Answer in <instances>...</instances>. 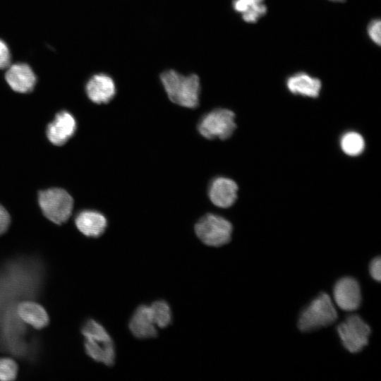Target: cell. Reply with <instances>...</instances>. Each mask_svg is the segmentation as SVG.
Segmentation results:
<instances>
[{
  "mask_svg": "<svg viewBox=\"0 0 381 381\" xmlns=\"http://www.w3.org/2000/svg\"><path fill=\"white\" fill-rule=\"evenodd\" d=\"M160 79L173 103L190 109L199 105L200 83L197 75H184L174 70H167L161 74Z\"/></svg>",
  "mask_w": 381,
  "mask_h": 381,
  "instance_id": "obj_1",
  "label": "cell"
},
{
  "mask_svg": "<svg viewBox=\"0 0 381 381\" xmlns=\"http://www.w3.org/2000/svg\"><path fill=\"white\" fill-rule=\"evenodd\" d=\"M337 313L329 296L321 293L302 311L298 326L301 331L308 332L333 324Z\"/></svg>",
  "mask_w": 381,
  "mask_h": 381,
  "instance_id": "obj_2",
  "label": "cell"
},
{
  "mask_svg": "<svg viewBox=\"0 0 381 381\" xmlns=\"http://www.w3.org/2000/svg\"><path fill=\"white\" fill-rule=\"evenodd\" d=\"M38 202L44 215L53 223H65L71 215L73 200L64 189L52 188L42 190Z\"/></svg>",
  "mask_w": 381,
  "mask_h": 381,
  "instance_id": "obj_3",
  "label": "cell"
},
{
  "mask_svg": "<svg viewBox=\"0 0 381 381\" xmlns=\"http://www.w3.org/2000/svg\"><path fill=\"white\" fill-rule=\"evenodd\" d=\"M232 231L233 226L229 220L211 213L202 216L195 225L196 236L209 246L219 247L228 243Z\"/></svg>",
  "mask_w": 381,
  "mask_h": 381,
  "instance_id": "obj_4",
  "label": "cell"
},
{
  "mask_svg": "<svg viewBox=\"0 0 381 381\" xmlns=\"http://www.w3.org/2000/svg\"><path fill=\"white\" fill-rule=\"evenodd\" d=\"M236 128L234 113L227 109H214L201 118L198 131L205 138L226 140Z\"/></svg>",
  "mask_w": 381,
  "mask_h": 381,
  "instance_id": "obj_5",
  "label": "cell"
},
{
  "mask_svg": "<svg viewBox=\"0 0 381 381\" xmlns=\"http://www.w3.org/2000/svg\"><path fill=\"white\" fill-rule=\"evenodd\" d=\"M337 332L346 349L358 353L368 344L370 328L358 315L352 314L338 325Z\"/></svg>",
  "mask_w": 381,
  "mask_h": 381,
  "instance_id": "obj_6",
  "label": "cell"
},
{
  "mask_svg": "<svg viewBox=\"0 0 381 381\" xmlns=\"http://www.w3.org/2000/svg\"><path fill=\"white\" fill-rule=\"evenodd\" d=\"M333 297L340 309L348 312L357 310L361 303V292L358 282L350 277L339 279L334 286Z\"/></svg>",
  "mask_w": 381,
  "mask_h": 381,
  "instance_id": "obj_7",
  "label": "cell"
},
{
  "mask_svg": "<svg viewBox=\"0 0 381 381\" xmlns=\"http://www.w3.org/2000/svg\"><path fill=\"white\" fill-rule=\"evenodd\" d=\"M5 79L10 87L20 93L31 92L36 84V75L31 67L24 63L9 65Z\"/></svg>",
  "mask_w": 381,
  "mask_h": 381,
  "instance_id": "obj_8",
  "label": "cell"
},
{
  "mask_svg": "<svg viewBox=\"0 0 381 381\" xmlns=\"http://www.w3.org/2000/svg\"><path fill=\"white\" fill-rule=\"evenodd\" d=\"M238 186L231 179L217 177L212 180L208 189L210 201L217 207L228 208L237 198Z\"/></svg>",
  "mask_w": 381,
  "mask_h": 381,
  "instance_id": "obj_9",
  "label": "cell"
},
{
  "mask_svg": "<svg viewBox=\"0 0 381 381\" xmlns=\"http://www.w3.org/2000/svg\"><path fill=\"white\" fill-rule=\"evenodd\" d=\"M85 90L88 98L98 104L109 102L116 92L114 80L105 73L92 76L86 84Z\"/></svg>",
  "mask_w": 381,
  "mask_h": 381,
  "instance_id": "obj_10",
  "label": "cell"
},
{
  "mask_svg": "<svg viewBox=\"0 0 381 381\" xmlns=\"http://www.w3.org/2000/svg\"><path fill=\"white\" fill-rule=\"evenodd\" d=\"M76 121L71 114L66 111L58 113L47 129L49 140L55 145L65 144L75 133Z\"/></svg>",
  "mask_w": 381,
  "mask_h": 381,
  "instance_id": "obj_11",
  "label": "cell"
},
{
  "mask_svg": "<svg viewBox=\"0 0 381 381\" xmlns=\"http://www.w3.org/2000/svg\"><path fill=\"white\" fill-rule=\"evenodd\" d=\"M133 335L138 339L154 338L157 335L150 308L146 305L138 306L133 313L128 324Z\"/></svg>",
  "mask_w": 381,
  "mask_h": 381,
  "instance_id": "obj_12",
  "label": "cell"
},
{
  "mask_svg": "<svg viewBox=\"0 0 381 381\" xmlns=\"http://www.w3.org/2000/svg\"><path fill=\"white\" fill-rule=\"evenodd\" d=\"M77 229L85 236L97 238L104 234L107 221L102 213L95 210H83L75 218Z\"/></svg>",
  "mask_w": 381,
  "mask_h": 381,
  "instance_id": "obj_13",
  "label": "cell"
},
{
  "mask_svg": "<svg viewBox=\"0 0 381 381\" xmlns=\"http://www.w3.org/2000/svg\"><path fill=\"white\" fill-rule=\"evenodd\" d=\"M16 313L27 325L41 329L49 325V317L44 308L37 302L25 301L18 303Z\"/></svg>",
  "mask_w": 381,
  "mask_h": 381,
  "instance_id": "obj_14",
  "label": "cell"
},
{
  "mask_svg": "<svg viewBox=\"0 0 381 381\" xmlns=\"http://www.w3.org/2000/svg\"><path fill=\"white\" fill-rule=\"evenodd\" d=\"M288 90L294 95L318 97L322 87L321 81L304 72L290 75L286 82Z\"/></svg>",
  "mask_w": 381,
  "mask_h": 381,
  "instance_id": "obj_15",
  "label": "cell"
},
{
  "mask_svg": "<svg viewBox=\"0 0 381 381\" xmlns=\"http://www.w3.org/2000/svg\"><path fill=\"white\" fill-rule=\"evenodd\" d=\"M84 346L86 353L94 361L108 366L114 364L116 351L111 340H93L85 339Z\"/></svg>",
  "mask_w": 381,
  "mask_h": 381,
  "instance_id": "obj_16",
  "label": "cell"
},
{
  "mask_svg": "<svg viewBox=\"0 0 381 381\" xmlns=\"http://www.w3.org/2000/svg\"><path fill=\"white\" fill-rule=\"evenodd\" d=\"M234 10L246 23H255L267 13L264 0H234Z\"/></svg>",
  "mask_w": 381,
  "mask_h": 381,
  "instance_id": "obj_17",
  "label": "cell"
},
{
  "mask_svg": "<svg viewBox=\"0 0 381 381\" xmlns=\"http://www.w3.org/2000/svg\"><path fill=\"white\" fill-rule=\"evenodd\" d=\"M342 151L349 156H358L365 148L363 138L358 133L351 131L344 133L340 140Z\"/></svg>",
  "mask_w": 381,
  "mask_h": 381,
  "instance_id": "obj_18",
  "label": "cell"
},
{
  "mask_svg": "<svg viewBox=\"0 0 381 381\" xmlns=\"http://www.w3.org/2000/svg\"><path fill=\"white\" fill-rule=\"evenodd\" d=\"M150 308L156 326L159 328H165L171 324V311L170 306L166 301H155Z\"/></svg>",
  "mask_w": 381,
  "mask_h": 381,
  "instance_id": "obj_19",
  "label": "cell"
},
{
  "mask_svg": "<svg viewBox=\"0 0 381 381\" xmlns=\"http://www.w3.org/2000/svg\"><path fill=\"white\" fill-rule=\"evenodd\" d=\"M81 333L85 339L93 340H111L104 327L93 319L85 321L81 328Z\"/></svg>",
  "mask_w": 381,
  "mask_h": 381,
  "instance_id": "obj_20",
  "label": "cell"
},
{
  "mask_svg": "<svg viewBox=\"0 0 381 381\" xmlns=\"http://www.w3.org/2000/svg\"><path fill=\"white\" fill-rule=\"evenodd\" d=\"M18 367L16 362L10 358L0 357V380L11 381L16 378Z\"/></svg>",
  "mask_w": 381,
  "mask_h": 381,
  "instance_id": "obj_21",
  "label": "cell"
},
{
  "mask_svg": "<svg viewBox=\"0 0 381 381\" xmlns=\"http://www.w3.org/2000/svg\"><path fill=\"white\" fill-rule=\"evenodd\" d=\"M380 20L376 18L370 22L367 28L368 37L377 45L380 44Z\"/></svg>",
  "mask_w": 381,
  "mask_h": 381,
  "instance_id": "obj_22",
  "label": "cell"
},
{
  "mask_svg": "<svg viewBox=\"0 0 381 381\" xmlns=\"http://www.w3.org/2000/svg\"><path fill=\"white\" fill-rule=\"evenodd\" d=\"M11 53L7 44L0 40V69L6 68L10 65Z\"/></svg>",
  "mask_w": 381,
  "mask_h": 381,
  "instance_id": "obj_23",
  "label": "cell"
},
{
  "mask_svg": "<svg viewBox=\"0 0 381 381\" xmlns=\"http://www.w3.org/2000/svg\"><path fill=\"white\" fill-rule=\"evenodd\" d=\"M369 272L370 276L375 281L380 282L381 279V260L380 257L375 258L370 263Z\"/></svg>",
  "mask_w": 381,
  "mask_h": 381,
  "instance_id": "obj_24",
  "label": "cell"
},
{
  "mask_svg": "<svg viewBox=\"0 0 381 381\" xmlns=\"http://www.w3.org/2000/svg\"><path fill=\"white\" fill-rule=\"evenodd\" d=\"M11 217L7 210L0 205V235L4 234L8 229Z\"/></svg>",
  "mask_w": 381,
  "mask_h": 381,
  "instance_id": "obj_25",
  "label": "cell"
},
{
  "mask_svg": "<svg viewBox=\"0 0 381 381\" xmlns=\"http://www.w3.org/2000/svg\"><path fill=\"white\" fill-rule=\"evenodd\" d=\"M331 1H334V2H342V1H344L345 0H329Z\"/></svg>",
  "mask_w": 381,
  "mask_h": 381,
  "instance_id": "obj_26",
  "label": "cell"
}]
</instances>
